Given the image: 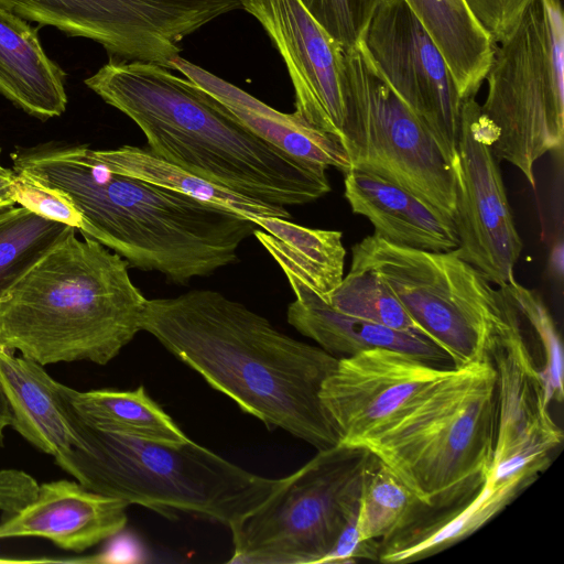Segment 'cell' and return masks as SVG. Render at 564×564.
I'll list each match as a JSON object with an SVG mask.
<instances>
[{
    "label": "cell",
    "instance_id": "obj_13",
    "mask_svg": "<svg viewBox=\"0 0 564 564\" xmlns=\"http://www.w3.org/2000/svg\"><path fill=\"white\" fill-rule=\"evenodd\" d=\"M454 224L456 251L497 286L513 276L522 251L491 138L475 98L462 111L457 158Z\"/></svg>",
    "mask_w": 564,
    "mask_h": 564
},
{
    "label": "cell",
    "instance_id": "obj_27",
    "mask_svg": "<svg viewBox=\"0 0 564 564\" xmlns=\"http://www.w3.org/2000/svg\"><path fill=\"white\" fill-rule=\"evenodd\" d=\"M93 156L109 170L188 195L199 200L232 209L247 217L291 219L286 207L251 199L199 177L149 149L123 145L111 150H93Z\"/></svg>",
    "mask_w": 564,
    "mask_h": 564
},
{
    "label": "cell",
    "instance_id": "obj_41",
    "mask_svg": "<svg viewBox=\"0 0 564 564\" xmlns=\"http://www.w3.org/2000/svg\"><path fill=\"white\" fill-rule=\"evenodd\" d=\"M0 154H1V147H0Z\"/></svg>",
    "mask_w": 564,
    "mask_h": 564
},
{
    "label": "cell",
    "instance_id": "obj_20",
    "mask_svg": "<svg viewBox=\"0 0 564 564\" xmlns=\"http://www.w3.org/2000/svg\"><path fill=\"white\" fill-rule=\"evenodd\" d=\"M172 69L180 70L223 104L251 131L281 150L326 169L335 167L344 174L351 170L350 160L339 139L308 126L293 112L284 113L271 108L180 55L172 61Z\"/></svg>",
    "mask_w": 564,
    "mask_h": 564
},
{
    "label": "cell",
    "instance_id": "obj_24",
    "mask_svg": "<svg viewBox=\"0 0 564 564\" xmlns=\"http://www.w3.org/2000/svg\"><path fill=\"white\" fill-rule=\"evenodd\" d=\"M260 227L253 235L282 271L304 281L326 302L344 278L343 232L303 227L290 219L250 217Z\"/></svg>",
    "mask_w": 564,
    "mask_h": 564
},
{
    "label": "cell",
    "instance_id": "obj_28",
    "mask_svg": "<svg viewBox=\"0 0 564 564\" xmlns=\"http://www.w3.org/2000/svg\"><path fill=\"white\" fill-rule=\"evenodd\" d=\"M73 234L23 206L0 210V297Z\"/></svg>",
    "mask_w": 564,
    "mask_h": 564
},
{
    "label": "cell",
    "instance_id": "obj_38",
    "mask_svg": "<svg viewBox=\"0 0 564 564\" xmlns=\"http://www.w3.org/2000/svg\"><path fill=\"white\" fill-rule=\"evenodd\" d=\"M549 268L553 276L556 279H562L564 268V248L562 240L556 241L551 249L549 257Z\"/></svg>",
    "mask_w": 564,
    "mask_h": 564
},
{
    "label": "cell",
    "instance_id": "obj_19",
    "mask_svg": "<svg viewBox=\"0 0 564 564\" xmlns=\"http://www.w3.org/2000/svg\"><path fill=\"white\" fill-rule=\"evenodd\" d=\"M344 195L352 213L367 218L373 235L394 245L429 251L458 247L454 220L411 192L372 173H345Z\"/></svg>",
    "mask_w": 564,
    "mask_h": 564
},
{
    "label": "cell",
    "instance_id": "obj_25",
    "mask_svg": "<svg viewBox=\"0 0 564 564\" xmlns=\"http://www.w3.org/2000/svg\"><path fill=\"white\" fill-rule=\"evenodd\" d=\"M445 57L464 99L475 98L490 67L496 44L463 0H404Z\"/></svg>",
    "mask_w": 564,
    "mask_h": 564
},
{
    "label": "cell",
    "instance_id": "obj_21",
    "mask_svg": "<svg viewBox=\"0 0 564 564\" xmlns=\"http://www.w3.org/2000/svg\"><path fill=\"white\" fill-rule=\"evenodd\" d=\"M534 478L486 479L457 505L424 510L415 520L379 544L381 563H409L434 555L484 527L527 488Z\"/></svg>",
    "mask_w": 564,
    "mask_h": 564
},
{
    "label": "cell",
    "instance_id": "obj_3",
    "mask_svg": "<svg viewBox=\"0 0 564 564\" xmlns=\"http://www.w3.org/2000/svg\"><path fill=\"white\" fill-rule=\"evenodd\" d=\"M85 85L141 129L152 153L216 185L282 207L330 192L325 166L265 141L161 65L110 59Z\"/></svg>",
    "mask_w": 564,
    "mask_h": 564
},
{
    "label": "cell",
    "instance_id": "obj_1",
    "mask_svg": "<svg viewBox=\"0 0 564 564\" xmlns=\"http://www.w3.org/2000/svg\"><path fill=\"white\" fill-rule=\"evenodd\" d=\"M141 328L267 429L317 451L339 444L319 398L338 358L213 290L147 300Z\"/></svg>",
    "mask_w": 564,
    "mask_h": 564
},
{
    "label": "cell",
    "instance_id": "obj_15",
    "mask_svg": "<svg viewBox=\"0 0 564 564\" xmlns=\"http://www.w3.org/2000/svg\"><path fill=\"white\" fill-rule=\"evenodd\" d=\"M241 8L259 21L286 65L295 93L293 113L340 140L345 50L301 0H241Z\"/></svg>",
    "mask_w": 564,
    "mask_h": 564
},
{
    "label": "cell",
    "instance_id": "obj_2",
    "mask_svg": "<svg viewBox=\"0 0 564 564\" xmlns=\"http://www.w3.org/2000/svg\"><path fill=\"white\" fill-rule=\"evenodd\" d=\"M13 172L64 193L82 216L80 234L142 271L176 284L238 260L257 225L232 209L120 174L85 144L47 142L11 153Z\"/></svg>",
    "mask_w": 564,
    "mask_h": 564
},
{
    "label": "cell",
    "instance_id": "obj_8",
    "mask_svg": "<svg viewBox=\"0 0 564 564\" xmlns=\"http://www.w3.org/2000/svg\"><path fill=\"white\" fill-rule=\"evenodd\" d=\"M350 267L377 273L453 367L490 360L509 327L498 288L456 249L421 250L372 234L352 246Z\"/></svg>",
    "mask_w": 564,
    "mask_h": 564
},
{
    "label": "cell",
    "instance_id": "obj_23",
    "mask_svg": "<svg viewBox=\"0 0 564 564\" xmlns=\"http://www.w3.org/2000/svg\"><path fill=\"white\" fill-rule=\"evenodd\" d=\"M0 94L42 120L67 105L65 73L45 53L30 22L0 4Z\"/></svg>",
    "mask_w": 564,
    "mask_h": 564
},
{
    "label": "cell",
    "instance_id": "obj_17",
    "mask_svg": "<svg viewBox=\"0 0 564 564\" xmlns=\"http://www.w3.org/2000/svg\"><path fill=\"white\" fill-rule=\"evenodd\" d=\"M128 507L77 480L44 482L31 503L0 523V540L36 536L59 549L82 552L120 533L128 522Z\"/></svg>",
    "mask_w": 564,
    "mask_h": 564
},
{
    "label": "cell",
    "instance_id": "obj_26",
    "mask_svg": "<svg viewBox=\"0 0 564 564\" xmlns=\"http://www.w3.org/2000/svg\"><path fill=\"white\" fill-rule=\"evenodd\" d=\"M58 388L69 409L94 427L167 445L189 441L142 386L129 391H78L59 382Z\"/></svg>",
    "mask_w": 564,
    "mask_h": 564
},
{
    "label": "cell",
    "instance_id": "obj_14",
    "mask_svg": "<svg viewBox=\"0 0 564 564\" xmlns=\"http://www.w3.org/2000/svg\"><path fill=\"white\" fill-rule=\"evenodd\" d=\"M501 297L509 327L490 352L496 370L497 423L494 458L486 479L536 478L561 445L563 431L550 413L551 399L541 367L514 311Z\"/></svg>",
    "mask_w": 564,
    "mask_h": 564
},
{
    "label": "cell",
    "instance_id": "obj_9",
    "mask_svg": "<svg viewBox=\"0 0 564 564\" xmlns=\"http://www.w3.org/2000/svg\"><path fill=\"white\" fill-rule=\"evenodd\" d=\"M378 458L337 444L317 454L258 508L229 527L235 564H322L357 516L362 485Z\"/></svg>",
    "mask_w": 564,
    "mask_h": 564
},
{
    "label": "cell",
    "instance_id": "obj_6",
    "mask_svg": "<svg viewBox=\"0 0 564 564\" xmlns=\"http://www.w3.org/2000/svg\"><path fill=\"white\" fill-rule=\"evenodd\" d=\"M497 423L490 360L451 371L356 445L368 448L430 509L465 501L486 480Z\"/></svg>",
    "mask_w": 564,
    "mask_h": 564
},
{
    "label": "cell",
    "instance_id": "obj_10",
    "mask_svg": "<svg viewBox=\"0 0 564 564\" xmlns=\"http://www.w3.org/2000/svg\"><path fill=\"white\" fill-rule=\"evenodd\" d=\"M344 104L340 140L351 170L378 175L454 220L453 165L360 43L344 54Z\"/></svg>",
    "mask_w": 564,
    "mask_h": 564
},
{
    "label": "cell",
    "instance_id": "obj_5",
    "mask_svg": "<svg viewBox=\"0 0 564 564\" xmlns=\"http://www.w3.org/2000/svg\"><path fill=\"white\" fill-rule=\"evenodd\" d=\"M65 404L79 444L55 463L85 488L129 506L229 528L283 481L250 473L192 440L167 445L99 430Z\"/></svg>",
    "mask_w": 564,
    "mask_h": 564
},
{
    "label": "cell",
    "instance_id": "obj_7",
    "mask_svg": "<svg viewBox=\"0 0 564 564\" xmlns=\"http://www.w3.org/2000/svg\"><path fill=\"white\" fill-rule=\"evenodd\" d=\"M496 45L486 75L481 119L497 161L535 188L534 165L564 140V22L561 0H532L511 34Z\"/></svg>",
    "mask_w": 564,
    "mask_h": 564
},
{
    "label": "cell",
    "instance_id": "obj_36",
    "mask_svg": "<svg viewBox=\"0 0 564 564\" xmlns=\"http://www.w3.org/2000/svg\"><path fill=\"white\" fill-rule=\"evenodd\" d=\"M356 521L357 516L348 522L333 550L325 556L322 564L354 563L359 560L378 561L380 542L362 541L359 536Z\"/></svg>",
    "mask_w": 564,
    "mask_h": 564
},
{
    "label": "cell",
    "instance_id": "obj_40",
    "mask_svg": "<svg viewBox=\"0 0 564 564\" xmlns=\"http://www.w3.org/2000/svg\"><path fill=\"white\" fill-rule=\"evenodd\" d=\"M61 563V560L52 558H9L0 557V564H36V563Z\"/></svg>",
    "mask_w": 564,
    "mask_h": 564
},
{
    "label": "cell",
    "instance_id": "obj_39",
    "mask_svg": "<svg viewBox=\"0 0 564 564\" xmlns=\"http://www.w3.org/2000/svg\"><path fill=\"white\" fill-rule=\"evenodd\" d=\"M12 424V412L0 387V447L4 441V430Z\"/></svg>",
    "mask_w": 564,
    "mask_h": 564
},
{
    "label": "cell",
    "instance_id": "obj_33",
    "mask_svg": "<svg viewBox=\"0 0 564 564\" xmlns=\"http://www.w3.org/2000/svg\"><path fill=\"white\" fill-rule=\"evenodd\" d=\"M14 196L15 204L42 217L64 223L78 230L82 227L80 214L69 198L58 189L15 174Z\"/></svg>",
    "mask_w": 564,
    "mask_h": 564
},
{
    "label": "cell",
    "instance_id": "obj_18",
    "mask_svg": "<svg viewBox=\"0 0 564 564\" xmlns=\"http://www.w3.org/2000/svg\"><path fill=\"white\" fill-rule=\"evenodd\" d=\"M283 272L295 295L286 310L288 323L333 356L347 357L371 348H389L438 367L449 361L448 356L425 336L341 313L295 274Z\"/></svg>",
    "mask_w": 564,
    "mask_h": 564
},
{
    "label": "cell",
    "instance_id": "obj_4",
    "mask_svg": "<svg viewBox=\"0 0 564 564\" xmlns=\"http://www.w3.org/2000/svg\"><path fill=\"white\" fill-rule=\"evenodd\" d=\"M129 263L75 234L0 297V348L42 366L106 365L142 330L147 297Z\"/></svg>",
    "mask_w": 564,
    "mask_h": 564
},
{
    "label": "cell",
    "instance_id": "obj_11",
    "mask_svg": "<svg viewBox=\"0 0 564 564\" xmlns=\"http://www.w3.org/2000/svg\"><path fill=\"white\" fill-rule=\"evenodd\" d=\"M29 22L93 40L110 59L154 63L172 69L182 40L240 0H0Z\"/></svg>",
    "mask_w": 564,
    "mask_h": 564
},
{
    "label": "cell",
    "instance_id": "obj_12",
    "mask_svg": "<svg viewBox=\"0 0 564 564\" xmlns=\"http://www.w3.org/2000/svg\"><path fill=\"white\" fill-rule=\"evenodd\" d=\"M359 43L454 165L466 99L442 52L408 3L383 0Z\"/></svg>",
    "mask_w": 564,
    "mask_h": 564
},
{
    "label": "cell",
    "instance_id": "obj_31",
    "mask_svg": "<svg viewBox=\"0 0 564 564\" xmlns=\"http://www.w3.org/2000/svg\"><path fill=\"white\" fill-rule=\"evenodd\" d=\"M498 289L539 344L544 361L541 371L551 401L562 402L564 397L562 341L546 304L538 293L523 286L514 278L499 285Z\"/></svg>",
    "mask_w": 564,
    "mask_h": 564
},
{
    "label": "cell",
    "instance_id": "obj_35",
    "mask_svg": "<svg viewBox=\"0 0 564 564\" xmlns=\"http://www.w3.org/2000/svg\"><path fill=\"white\" fill-rule=\"evenodd\" d=\"M39 484L28 473L7 468L0 469V511L15 514L36 497Z\"/></svg>",
    "mask_w": 564,
    "mask_h": 564
},
{
    "label": "cell",
    "instance_id": "obj_29",
    "mask_svg": "<svg viewBox=\"0 0 564 564\" xmlns=\"http://www.w3.org/2000/svg\"><path fill=\"white\" fill-rule=\"evenodd\" d=\"M427 508L378 459L362 485L356 521L359 536L362 541L383 542Z\"/></svg>",
    "mask_w": 564,
    "mask_h": 564
},
{
    "label": "cell",
    "instance_id": "obj_30",
    "mask_svg": "<svg viewBox=\"0 0 564 564\" xmlns=\"http://www.w3.org/2000/svg\"><path fill=\"white\" fill-rule=\"evenodd\" d=\"M327 302L347 315L397 330L421 334L391 290L369 269L350 267Z\"/></svg>",
    "mask_w": 564,
    "mask_h": 564
},
{
    "label": "cell",
    "instance_id": "obj_22",
    "mask_svg": "<svg viewBox=\"0 0 564 564\" xmlns=\"http://www.w3.org/2000/svg\"><path fill=\"white\" fill-rule=\"evenodd\" d=\"M58 386L41 364L0 348V387L12 412L11 426L53 457L79 444Z\"/></svg>",
    "mask_w": 564,
    "mask_h": 564
},
{
    "label": "cell",
    "instance_id": "obj_32",
    "mask_svg": "<svg viewBox=\"0 0 564 564\" xmlns=\"http://www.w3.org/2000/svg\"><path fill=\"white\" fill-rule=\"evenodd\" d=\"M345 51L356 47L383 0H301Z\"/></svg>",
    "mask_w": 564,
    "mask_h": 564
},
{
    "label": "cell",
    "instance_id": "obj_37",
    "mask_svg": "<svg viewBox=\"0 0 564 564\" xmlns=\"http://www.w3.org/2000/svg\"><path fill=\"white\" fill-rule=\"evenodd\" d=\"M14 180L13 170L3 167L0 164V210L14 206Z\"/></svg>",
    "mask_w": 564,
    "mask_h": 564
},
{
    "label": "cell",
    "instance_id": "obj_34",
    "mask_svg": "<svg viewBox=\"0 0 564 564\" xmlns=\"http://www.w3.org/2000/svg\"><path fill=\"white\" fill-rule=\"evenodd\" d=\"M482 32L497 45L516 29L532 0H463Z\"/></svg>",
    "mask_w": 564,
    "mask_h": 564
},
{
    "label": "cell",
    "instance_id": "obj_16",
    "mask_svg": "<svg viewBox=\"0 0 564 564\" xmlns=\"http://www.w3.org/2000/svg\"><path fill=\"white\" fill-rule=\"evenodd\" d=\"M452 368L400 350L371 348L338 358L319 398L339 443L356 445Z\"/></svg>",
    "mask_w": 564,
    "mask_h": 564
}]
</instances>
